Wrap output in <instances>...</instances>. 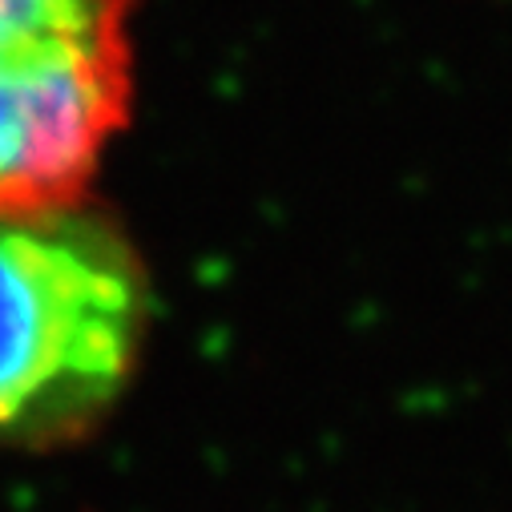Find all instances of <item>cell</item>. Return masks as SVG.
<instances>
[{
  "label": "cell",
  "mask_w": 512,
  "mask_h": 512,
  "mask_svg": "<svg viewBox=\"0 0 512 512\" xmlns=\"http://www.w3.org/2000/svg\"><path fill=\"white\" fill-rule=\"evenodd\" d=\"M146 335V263L89 198L0 210V448L89 440L130 392Z\"/></svg>",
  "instance_id": "1"
},
{
  "label": "cell",
  "mask_w": 512,
  "mask_h": 512,
  "mask_svg": "<svg viewBox=\"0 0 512 512\" xmlns=\"http://www.w3.org/2000/svg\"><path fill=\"white\" fill-rule=\"evenodd\" d=\"M134 0H0V210L89 198L134 113Z\"/></svg>",
  "instance_id": "2"
}]
</instances>
